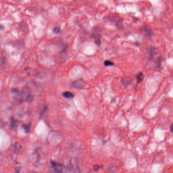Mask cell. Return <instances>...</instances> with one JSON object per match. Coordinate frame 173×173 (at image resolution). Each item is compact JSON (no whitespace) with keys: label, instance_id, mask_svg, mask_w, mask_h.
Returning a JSON list of instances; mask_svg holds the SVG:
<instances>
[{"label":"cell","instance_id":"15","mask_svg":"<svg viewBox=\"0 0 173 173\" xmlns=\"http://www.w3.org/2000/svg\"><path fill=\"white\" fill-rule=\"evenodd\" d=\"M4 29V26L2 24H0V29Z\"/></svg>","mask_w":173,"mask_h":173},{"label":"cell","instance_id":"9","mask_svg":"<svg viewBox=\"0 0 173 173\" xmlns=\"http://www.w3.org/2000/svg\"><path fill=\"white\" fill-rule=\"evenodd\" d=\"M18 121L14 117H12L11 118V127L12 129H15L17 127Z\"/></svg>","mask_w":173,"mask_h":173},{"label":"cell","instance_id":"7","mask_svg":"<svg viewBox=\"0 0 173 173\" xmlns=\"http://www.w3.org/2000/svg\"><path fill=\"white\" fill-rule=\"evenodd\" d=\"M62 96L67 99H72L75 97L74 94L69 91H66V92H63L62 93Z\"/></svg>","mask_w":173,"mask_h":173},{"label":"cell","instance_id":"13","mask_svg":"<svg viewBox=\"0 0 173 173\" xmlns=\"http://www.w3.org/2000/svg\"><path fill=\"white\" fill-rule=\"evenodd\" d=\"M100 168V166L98 165H95L94 166V170L95 172H97Z\"/></svg>","mask_w":173,"mask_h":173},{"label":"cell","instance_id":"5","mask_svg":"<svg viewBox=\"0 0 173 173\" xmlns=\"http://www.w3.org/2000/svg\"><path fill=\"white\" fill-rule=\"evenodd\" d=\"M92 38L93 39H94L95 40V43L96 44V45H97L99 46H100V45L101 44V35L99 34H93L91 35Z\"/></svg>","mask_w":173,"mask_h":173},{"label":"cell","instance_id":"1","mask_svg":"<svg viewBox=\"0 0 173 173\" xmlns=\"http://www.w3.org/2000/svg\"><path fill=\"white\" fill-rule=\"evenodd\" d=\"M11 93L12 98L16 103H22L25 101H30L33 99V95L27 87L23 88L21 91L13 89L11 90Z\"/></svg>","mask_w":173,"mask_h":173},{"label":"cell","instance_id":"10","mask_svg":"<svg viewBox=\"0 0 173 173\" xmlns=\"http://www.w3.org/2000/svg\"><path fill=\"white\" fill-rule=\"evenodd\" d=\"M30 127H31V124L30 123H29V124H27L26 125H22V127L24 129L25 132L26 133H29L30 131Z\"/></svg>","mask_w":173,"mask_h":173},{"label":"cell","instance_id":"6","mask_svg":"<svg viewBox=\"0 0 173 173\" xmlns=\"http://www.w3.org/2000/svg\"><path fill=\"white\" fill-rule=\"evenodd\" d=\"M52 165L54 168V171L58 173H62V165L59 163H57L55 161H52Z\"/></svg>","mask_w":173,"mask_h":173},{"label":"cell","instance_id":"4","mask_svg":"<svg viewBox=\"0 0 173 173\" xmlns=\"http://www.w3.org/2000/svg\"><path fill=\"white\" fill-rule=\"evenodd\" d=\"M141 31L147 37H151L153 35V31L146 25H144L141 27Z\"/></svg>","mask_w":173,"mask_h":173},{"label":"cell","instance_id":"3","mask_svg":"<svg viewBox=\"0 0 173 173\" xmlns=\"http://www.w3.org/2000/svg\"><path fill=\"white\" fill-rule=\"evenodd\" d=\"M85 85V82L81 79L74 81L71 84V87L76 89H81Z\"/></svg>","mask_w":173,"mask_h":173},{"label":"cell","instance_id":"14","mask_svg":"<svg viewBox=\"0 0 173 173\" xmlns=\"http://www.w3.org/2000/svg\"><path fill=\"white\" fill-rule=\"evenodd\" d=\"M170 129V131L171 133H173V123L171 125Z\"/></svg>","mask_w":173,"mask_h":173},{"label":"cell","instance_id":"11","mask_svg":"<svg viewBox=\"0 0 173 173\" xmlns=\"http://www.w3.org/2000/svg\"><path fill=\"white\" fill-rule=\"evenodd\" d=\"M104 64L105 66H111L115 65V63H114L112 61L109 60H106L104 62Z\"/></svg>","mask_w":173,"mask_h":173},{"label":"cell","instance_id":"2","mask_svg":"<svg viewBox=\"0 0 173 173\" xmlns=\"http://www.w3.org/2000/svg\"><path fill=\"white\" fill-rule=\"evenodd\" d=\"M157 49L154 47H150L147 50L148 60L150 62H154L156 68L160 67L161 63V57L158 56Z\"/></svg>","mask_w":173,"mask_h":173},{"label":"cell","instance_id":"12","mask_svg":"<svg viewBox=\"0 0 173 173\" xmlns=\"http://www.w3.org/2000/svg\"><path fill=\"white\" fill-rule=\"evenodd\" d=\"M60 28L58 26H55L54 27L53 29V32L55 34H58L60 33Z\"/></svg>","mask_w":173,"mask_h":173},{"label":"cell","instance_id":"8","mask_svg":"<svg viewBox=\"0 0 173 173\" xmlns=\"http://www.w3.org/2000/svg\"><path fill=\"white\" fill-rule=\"evenodd\" d=\"M136 78L137 81V83L140 84L142 81L143 79V72H139L136 75Z\"/></svg>","mask_w":173,"mask_h":173}]
</instances>
